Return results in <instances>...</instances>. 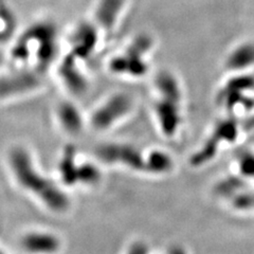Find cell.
Wrapping results in <instances>:
<instances>
[{
    "instance_id": "obj_17",
    "label": "cell",
    "mask_w": 254,
    "mask_h": 254,
    "mask_svg": "<svg viewBox=\"0 0 254 254\" xmlns=\"http://www.w3.org/2000/svg\"><path fill=\"white\" fill-rule=\"evenodd\" d=\"M211 137L218 144L221 142H234L238 137V126L236 121L232 120V119H226V120L219 121Z\"/></svg>"
},
{
    "instance_id": "obj_21",
    "label": "cell",
    "mask_w": 254,
    "mask_h": 254,
    "mask_svg": "<svg viewBox=\"0 0 254 254\" xmlns=\"http://www.w3.org/2000/svg\"><path fill=\"white\" fill-rule=\"evenodd\" d=\"M238 168L245 177L254 178V153L245 150L238 156Z\"/></svg>"
},
{
    "instance_id": "obj_10",
    "label": "cell",
    "mask_w": 254,
    "mask_h": 254,
    "mask_svg": "<svg viewBox=\"0 0 254 254\" xmlns=\"http://www.w3.org/2000/svg\"><path fill=\"white\" fill-rule=\"evenodd\" d=\"M126 0H99L94 12L95 25L106 32L113 31L124 10Z\"/></svg>"
},
{
    "instance_id": "obj_4",
    "label": "cell",
    "mask_w": 254,
    "mask_h": 254,
    "mask_svg": "<svg viewBox=\"0 0 254 254\" xmlns=\"http://www.w3.org/2000/svg\"><path fill=\"white\" fill-rule=\"evenodd\" d=\"M148 154L127 143H105L97 147L95 156L106 164H119L148 174Z\"/></svg>"
},
{
    "instance_id": "obj_16",
    "label": "cell",
    "mask_w": 254,
    "mask_h": 254,
    "mask_svg": "<svg viewBox=\"0 0 254 254\" xmlns=\"http://www.w3.org/2000/svg\"><path fill=\"white\" fill-rule=\"evenodd\" d=\"M174 162L172 157L163 150H150L148 154V174L162 175L172 171Z\"/></svg>"
},
{
    "instance_id": "obj_1",
    "label": "cell",
    "mask_w": 254,
    "mask_h": 254,
    "mask_svg": "<svg viewBox=\"0 0 254 254\" xmlns=\"http://www.w3.org/2000/svg\"><path fill=\"white\" fill-rule=\"evenodd\" d=\"M59 32L54 23L38 21L21 33L11 50L14 62L31 65L32 70L44 74L58 58Z\"/></svg>"
},
{
    "instance_id": "obj_12",
    "label": "cell",
    "mask_w": 254,
    "mask_h": 254,
    "mask_svg": "<svg viewBox=\"0 0 254 254\" xmlns=\"http://www.w3.org/2000/svg\"><path fill=\"white\" fill-rule=\"evenodd\" d=\"M21 245L31 254H53L60 249V240L49 233L32 232L22 238Z\"/></svg>"
},
{
    "instance_id": "obj_24",
    "label": "cell",
    "mask_w": 254,
    "mask_h": 254,
    "mask_svg": "<svg viewBox=\"0 0 254 254\" xmlns=\"http://www.w3.org/2000/svg\"><path fill=\"white\" fill-rule=\"evenodd\" d=\"M0 254H4V252L1 249H0Z\"/></svg>"
},
{
    "instance_id": "obj_23",
    "label": "cell",
    "mask_w": 254,
    "mask_h": 254,
    "mask_svg": "<svg viewBox=\"0 0 254 254\" xmlns=\"http://www.w3.org/2000/svg\"><path fill=\"white\" fill-rule=\"evenodd\" d=\"M4 63V57H3V54H2V52L0 51V66H2V64Z\"/></svg>"
},
{
    "instance_id": "obj_9",
    "label": "cell",
    "mask_w": 254,
    "mask_h": 254,
    "mask_svg": "<svg viewBox=\"0 0 254 254\" xmlns=\"http://www.w3.org/2000/svg\"><path fill=\"white\" fill-rule=\"evenodd\" d=\"M181 101L158 97L154 105V113L161 132L165 137H174L182 122Z\"/></svg>"
},
{
    "instance_id": "obj_6",
    "label": "cell",
    "mask_w": 254,
    "mask_h": 254,
    "mask_svg": "<svg viewBox=\"0 0 254 254\" xmlns=\"http://www.w3.org/2000/svg\"><path fill=\"white\" fill-rule=\"evenodd\" d=\"M99 41V28L95 23L79 22L71 34L69 53L79 62L85 63L97 50Z\"/></svg>"
},
{
    "instance_id": "obj_15",
    "label": "cell",
    "mask_w": 254,
    "mask_h": 254,
    "mask_svg": "<svg viewBox=\"0 0 254 254\" xmlns=\"http://www.w3.org/2000/svg\"><path fill=\"white\" fill-rule=\"evenodd\" d=\"M155 87L159 97L170 98L177 101H181L182 99V91L178 78L170 71L164 70L157 74Z\"/></svg>"
},
{
    "instance_id": "obj_2",
    "label": "cell",
    "mask_w": 254,
    "mask_h": 254,
    "mask_svg": "<svg viewBox=\"0 0 254 254\" xmlns=\"http://www.w3.org/2000/svg\"><path fill=\"white\" fill-rule=\"evenodd\" d=\"M9 164L16 181L55 212L68 209L69 198L54 182L38 171L29 150L15 146L10 150Z\"/></svg>"
},
{
    "instance_id": "obj_14",
    "label": "cell",
    "mask_w": 254,
    "mask_h": 254,
    "mask_svg": "<svg viewBox=\"0 0 254 254\" xmlns=\"http://www.w3.org/2000/svg\"><path fill=\"white\" fill-rule=\"evenodd\" d=\"M226 65L228 69L240 71L254 65V44H242L229 54Z\"/></svg>"
},
{
    "instance_id": "obj_18",
    "label": "cell",
    "mask_w": 254,
    "mask_h": 254,
    "mask_svg": "<svg viewBox=\"0 0 254 254\" xmlns=\"http://www.w3.org/2000/svg\"><path fill=\"white\" fill-rule=\"evenodd\" d=\"M16 18L6 4L5 0H0V42L9 39L15 31Z\"/></svg>"
},
{
    "instance_id": "obj_11",
    "label": "cell",
    "mask_w": 254,
    "mask_h": 254,
    "mask_svg": "<svg viewBox=\"0 0 254 254\" xmlns=\"http://www.w3.org/2000/svg\"><path fill=\"white\" fill-rule=\"evenodd\" d=\"M57 118L62 128L72 136L78 134L84 128L81 111L72 102H61L57 108Z\"/></svg>"
},
{
    "instance_id": "obj_19",
    "label": "cell",
    "mask_w": 254,
    "mask_h": 254,
    "mask_svg": "<svg viewBox=\"0 0 254 254\" xmlns=\"http://www.w3.org/2000/svg\"><path fill=\"white\" fill-rule=\"evenodd\" d=\"M102 174L97 165L86 162L78 165L77 171V184L95 185L101 180Z\"/></svg>"
},
{
    "instance_id": "obj_8",
    "label": "cell",
    "mask_w": 254,
    "mask_h": 254,
    "mask_svg": "<svg viewBox=\"0 0 254 254\" xmlns=\"http://www.w3.org/2000/svg\"><path fill=\"white\" fill-rule=\"evenodd\" d=\"M84 63L76 60L69 52L64 57L58 68V74L62 83L70 93L82 95L87 91L89 83L81 65Z\"/></svg>"
},
{
    "instance_id": "obj_13",
    "label": "cell",
    "mask_w": 254,
    "mask_h": 254,
    "mask_svg": "<svg viewBox=\"0 0 254 254\" xmlns=\"http://www.w3.org/2000/svg\"><path fill=\"white\" fill-rule=\"evenodd\" d=\"M78 163L76 162V149L73 145H67L59 162V173L63 182L67 186L77 184Z\"/></svg>"
},
{
    "instance_id": "obj_20",
    "label": "cell",
    "mask_w": 254,
    "mask_h": 254,
    "mask_svg": "<svg viewBox=\"0 0 254 254\" xmlns=\"http://www.w3.org/2000/svg\"><path fill=\"white\" fill-rule=\"evenodd\" d=\"M254 88V76L252 75H241L230 79L224 91L230 92H241L248 91Z\"/></svg>"
},
{
    "instance_id": "obj_7",
    "label": "cell",
    "mask_w": 254,
    "mask_h": 254,
    "mask_svg": "<svg viewBox=\"0 0 254 254\" xmlns=\"http://www.w3.org/2000/svg\"><path fill=\"white\" fill-rule=\"evenodd\" d=\"M42 75L34 70L20 71L0 78V99L17 97L36 90L42 86Z\"/></svg>"
},
{
    "instance_id": "obj_5",
    "label": "cell",
    "mask_w": 254,
    "mask_h": 254,
    "mask_svg": "<svg viewBox=\"0 0 254 254\" xmlns=\"http://www.w3.org/2000/svg\"><path fill=\"white\" fill-rule=\"evenodd\" d=\"M132 108L133 101L128 94L116 93L103 102L91 114L90 125L95 130H108L128 116Z\"/></svg>"
},
{
    "instance_id": "obj_22",
    "label": "cell",
    "mask_w": 254,
    "mask_h": 254,
    "mask_svg": "<svg viewBox=\"0 0 254 254\" xmlns=\"http://www.w3.org/2000/svg\"><path fill=\"white\" fill-rule=\"evenodd\" d=\"M127 254H147V247L142 243H136L131 246Z\"/></svg>"
},
{
    "instance_id": "obj_3",
    "label": "cell",
    "mask_w": 254,
    "mask_h": 254,
    "mask_svg": "<svg viewBox=\"0 0 254 254\" xmlns=\"http://www.w3.org/2000/svg\"><path fill=\"white\" fill-rule=\"evenodd\" d=\"M153 46L154 41L150 35L140 34L136 36L122 53L109 61V71L116 75L132 78L144 76L149 69L146 58Z\"/></svg>"
}]
</instances>
